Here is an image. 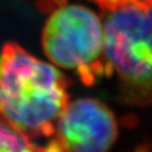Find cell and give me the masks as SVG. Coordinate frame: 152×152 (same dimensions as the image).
<instances>
[{
  "label": "cell",
  "instance_id": "cell-4",
  "mask_svg": "<svg viewBox=\"0 0 152 152\" xmlns=\"http://www.w3.org/2000/svg\"><path fill=\"white\" fill-rule=\"evenodd\" d=\"M119 124L104 102L83 97L69 102L57 123L52 138L38 152H110Z\"/></svg>",
  "mask_w": 152,
  "mask_h": 152
},
{
  "label": "cell",
  "instance_id": "cell-3",
  "mask_svg": "<svg viewBox=\"0 0 152 152\" xmlns=\"http://www.w3.org/2000/svg\"><path fill=\"white\" fill-rule=\"evenodd\" d=\"M42 48L55 66L73 72L85 86L112 76L104 23L89 7L66 4L53 11L43 26Z\"/></svg>",
  "mask_w": 152,
  "mask_h": 152
},
{
  "label": "cell",
  "instance_id": "cell-7",
  "mask_svg": "<svg viewBox=\"0 0 152 152\" xmlns=\"http://www.w3.org/2000/svg\"><path fill=\"white\" fill-rule=\"evenodd\" d=\"M68 0H38V7L43 12H53L60 7L66 4Z\"/></svg>",
  "mask_w": 152,
  "mask_h": 152
},
{
  "label": "cell",
  "instance_id": "cell-6",
  "mask_svg": "<svg viewBox=\"0 0 152 152\" xmlns=\"http://www.w3.org/2000/svg\"><path fill=\"white\" fill-rule=\"evenodd\" d=\"M104 12H114L126 7L147 9L152 7V0H92Z\"/></svg>",
  "mask_w": 152,
  "mask_h": 152
},
{
  "label": "cell",
  "instance_id": "cell-1",
  "mask_svg": "<svg viewBox=\"0 0 152 152\" xmlns=\"http://www.w3.org/2000/svg\"><path fill=\"white\" fill-rule=\"evenodd\" d=\"M70 79L53 64L16 42L0 51V117L33 142L39 151L54 136L69 104Z\"/></svg>",
  "mask_w": 152,
  "mask_h": 152
},
{
  "label": "cell",
  "instance_id": "cell-2",
  "mask_svg": "<svg viewBox=\"0 0 152 152\" xmlns=\"http://www.w3.org/2000/svg\"><path fill=\"white\" fill-rule=\"evenodd\" d=\"M104 53L118 83L121 102L152 104V7H126L108 13Z\"/></svg>",
  "mask_w": 152,
  "mask_h": 152
},
{
  "label": "cell",
  "instance_id": "cell-5",
  "mask_svg": "<svg viewBox=\"0 0 152 152\" xmlns=\"http://www.w3.org/2000/svg\"><path fill=\"white\" fill-rule=\"evenodd\" d=\"M0 152H38L33 142L0 117Z\"/></svg>",
  "mask_w": 152,
  "mask_h": 152
}]
</instances>
